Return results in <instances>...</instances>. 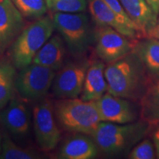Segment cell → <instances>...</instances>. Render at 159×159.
Instances as JSON below:
<instances>
[{"label": "cell", "mask_w": 159, "mask_h": 159, "mask_svg": "<svg viewBox=\"0 0 159 159\" xmlns=\"http://www.w3.org/2000/svg\"><path fill=\"white\" fill-rule=\"evenodd\" d=\"M105 75L107 92L133 102L140 101L150 82L144 63L134 51L108 63Z\"/></svg>", "instance_id": "obj_1"}, {"label": "cell", "mask_w": 159, "mask_h": 159, "mask_svg": "<svg viewBox=\"0 0 159 159\" xmlns=\"http://www.w3.org/2000/svg\"><path fill=\"white\" fill-rule=\"evenodd\" d=\"M54 111L60 128L71 134L91 136L101 122L95 100L58 99L54 103Z\"/></svg>", "instance_id": "obj_2"}, {"label": "cell", "mask_w": 159, "mask_h": 159, "mask_svg": "<svg viewBox=\"0 0 159 159\" xmlns=\"http://www.w3.org/2000/svg\"><path fill=\"white\" fill-rule=\"evenodd\" d=\"M149 123L142 120L128 124L101 122L91 137L97 148L106 154L122 153L147 134Z\"/></svg>", "instance_id": "obj_3"}, {"label": "cell", "mask_w": 159, "mask_h": 159, "mask_svg": "<svg viewBox=\"0 0 159 159\" xmlns=\"http://www.w3.org/2000/svg\"><path fill=\"white\" fill-rule=\"evenodd\" d=\"M55 29L52 19L43 16L26 26L9 48L11 62L17 69L33 63L38 52L52 35Z\"/></svg>", "instance_id": "obj_4"}, {"label": "cell", "mask_w": 159, "mask_h": 159, "mask_svg": "<svg viewBox=\"0 0 159 159\" xmlns=\"http://www.w3.org/2000/svg\"><path fill=\"white\" fill-rule=\"evenodd\" d=\"M55 27L64 41L67 49L76 57H82L94 41L88 15L80 13H59L52 16Z\"/></svg>", "instance_id": "obj_5"}, {"label": "cell", "mask_w": 159, "mask_h": 159, "mask_svg": "<svg viewBox=\"0 0 159 159\" xmlns=\"http://www.w3.org/2000/svg\"><path fill=\"white\" fill-rule=\"evenodd\" d=\"M56 71L32 63L20 69L16 79V90L22 99L39 102L52 88Z\"/></svg>", "instance_id": "obj_6"}, {"label": "cell", "mask_w": 159, "mask_h": 159, "mask_svg": "<svg viewBox=\"0 0 159 159\" xmlns=\"http://www.w3.org/2000/svg\"><path fill=\"white\" fill-rule=\"evenodd\" d=\"M33 128L35 140L40 148L51 151L61 139V131L54 111V103L45 97L33 108Z\"/></svg>", "instance_id": "obj_7"}, {"label": "cell", "mask_w": 159, "mask_h": 159, "mask_svg": "<svg viewBox=\"0 0 159 159\" xmlns=\"http://www.w3.org/2000/svg\"><path fill=\"white\" fill-rule=\"evenodd\" d=\"M90 61L77 57L76 61L68 63L57 71L52 85L55 98H77L82 93Z\"/></svg>", "instance_id": "obj_8"}, {"label": "cell", "mask_w": 159, "mask_h": 159, "mask_svg": "<svg viewBox=\"0 0 159 159\" xmlns=\"http://www.w3.org/2000/svg\"><path fill=\"white\" fill-rule=\"evenodd\" d=\"M94 41L97 56L104 63H110L131 52L136 41L111 27L97 26L94 30Z\"/></svg>", "instance_id": "obj_9"}, {"label": "cell", "mask_w": 159, "mask_h": 159, "mask_svg": "<svg viewBox=\"0 0 159 159\" xmlns=\"http://www.w3.org/2000/svg\"><path fill=\"white\" fill-rule=\"evenodd\" d=\"M133 101L107 92L95 100L101 122L128 124L136 122L138 111Z\"/></svg>", "instance_id": "obj_10"}, {"label": "cell", "mask_w": 159, "mask_h": 159, "mask_svg": "<svg viewBox=\"0 0 159 159\" xmlns=\"http://www.w3.org/2000/svg\"><path fill=\"white\" fill-rule=\"evenodd\" d=\"M23 17L11 0H0V55L9 49L25 27Z\"/></svg>", "instance_id": "obj_11"}, {"label": "cell", "mask_w": 159, "mask_h": 159, "mask_svg": "<svg viewBox=\"0 0 159 159\" xmlns=\"http://www.w3.org/2000/svg\"><path fill=\"white\" fill-rule=\"evenodd\" d=\"M0 120L5 128L16 136L28 134L30 119L28 108L21 99L13 97L0 113Z\"/></svg>", "instance_id": "obj_12"}, {"label": "cell", "mask_w": 159, "mask_h": 159, "mask_svg": "<svg viewBox=\"0 0 159 159\" xmlns=\"http://www.w3.org/2000/svg\"><path fill=\"white\" fill-rule=\"evenodd\" d=\"M127 14L135 24L141 38H152L158 24L157 14L145 0H119Z\"/></svg>", "instance_id": "obj_13"}, {"label": "cell", "mask_w": 159, "mask_h": 159, "mask_svg": "<svg viewBox=\"0 0 159 159\" xmlns=\"http://www.w3.org/2000/svg\"><path fill=\"white\" fill-rule=\"evenodd\" d=\"M98 148L89 135L72 134L67 137L59 149L57 158L61 159H92L96 158Z\"/></svg>", "instance_id": "obj_14"}, {"label": "cell", "mask_w": 159, "mask_h": 159, "mask_svg": "<svg viewBox=\"0 0 159 159\" xmlns=\"http://www.w3.org/2000/svg\"><path fill=\"white\" fill-rule=\"evenodd\" d=\"M66 46L58 35H52L38 52L33 63L57 71L64 66Z\"/></svg>", "instance_id": "obj_15"}, {"label": "cell", "mask_w": 159, "mask_h": 159, "mask_svg": "<svg viewBox=\"0 0 159 159\" xmlns=\"http://www.w3.org/2000/svg\"><path fill=\"white\" fill-rule=\"evenodd\" d=\"M89 9L97 26L111 27L131 40L140 39V35L136 31L127 28L119 22L114 11L103 0H88Z\"/></svg>", "instance_id": "obj_16"}, {"label": "cell", "mask_w": 159, "mask_h": 159, "mask_svg": "<svg viewBox=\"0 0 159 159\" xmlns=\"http://www.w3.org/2000/svg\"><path fill=\"white\" fill-rule=\"evenodd\" d=\"M105 65L102 61H94L90 63L80 98L85 101H94L105 94L108 89L105 75Z\"/></svg>", "instance_id": "obj_17"}, {"label": "cell", "mask_w": 159, "mask_h": 159, "mask_svg": "<svg viewBox=\"0 0 159 159\" xmlns=\"http://www.w3.org/2000/svg\"><path fill=\"white\" fill-rule=\"evenodd\" d=\"M133 51L144 63L150 80L159 77V40L145 38L136 41Z\"/></svg>", "instance_id": "obj_18"}, {"label": "cell", "mask_w": 159, "mask_h": 159, "mask_svg": "<svg viewBox=\"0 0 159 159\" xmlns=\"http://www.w3.org/2000/svg\"><path fill=\"white\" fill-rule=\"evenodd\" d=\"M139 102L142 120L148 123L159 121V77L150 80Z\"/></svg>", "instance_id": "obj_19"}, {"label": "cell", "mask_w": 159, "mask_h": 159, "mask_svg": "<svg viewBox=\"0 0 159 159\" xmlns=\"http://www.w3.org/2000/svg\"><path fill=\"white\" fill-rule=\"evenodd\" d=\"M15 68L13 63L0 57V109L14 97L17 75Z\"/></svg>", "instance_id": "obj_20"}, {"label": "cell", "mask_w": 159, "mask_h": 159, "mask_svg": "<svg viewBox=\"0 0 159 159\" xmlns=\"http://www.w3.org/2000/svg\"><path fill=\"white\" fill-rule=\"evenodd\" d=\"M41 155L31 148L18 146L11 139L5 136L2 142L0 159H39Z\"/></svg>", "instance_id": "obj_21"}, {"label": "cell", "mask_w": 159, "mask_h": 159, "mask_svg": "<svg viewBox=\"0 0 159 159\" xmlns=\"http://www.w3.org/2000/svg\"><path fill=\"white\" fill-rule=\"evenodd\" d=\"M24 17L39 19L48 11L47 0H11Z\"/></svg>", "instance_id": "obj_22"}, {"label": "cell", "mask_w": 159, "mask_h": 159, "mask_svg": "<svg viewBox=\"0 0 159 159\" xmlns=\"http://www.w3.org/2000/svg\"><path fill=\"white\" fill-rule=\"evenodd\" d=\"M88 0H50L49 9L55 13H80L85 11Z\"/></svg>", "instance_id": "obj_23"}, {"label": "cell", "mask_w": 159, "mask_h": 159, "mask_svg": "<svg viewBox=\"0 0 159 159\" xmlns=\"http://www.w3.org/2000/svg\"><path fill=\"white\" fill-rule=\"evenodd\" d=\"M107 5H108V7L114 11V13L116 14V16L118 18L119 22L123 26H125L127 28L131 30L136 31L140 35L139 32L137 29L136 26L135 25V24L131 21L130 17L128 16V15L127 14L126 11H125L124 7L122 4H121L119 0H103ZM141 37V35H140ZM142 39V38H141Z\"/></svg>", "instance_id": "obj_24"}, {"label": "cell", "mask_w": 159, "mask_h": 159, "mask_svg": "<svg viewBox=\"0 0 159 159\" xmlns=\"http://www.w3.org/2000/svg\"><path fill=\"white\" fill-rule=\"evenodd\" d=\"M155 158V150L149 139H145L135 146L129 154L131 159H152Z\"/></svg>", "instance_id": "obj_25"}, {"label": "cell", "mask_w": 159, "mask_h": 159, "mask_svg": "<svg viewBox=\"0 0 159 159\" xmlns=\"http://www.w3.org/2000/svg\"><path fill=\"white\" fill-rule=\"evenodd\" d=\"M148 133L150 134L156 147L157 157L159 158V121L149 123Z\"/></svg>", "instance_id": "obj_26"}, {"label": "cell", "mask_w": 159, "mask_h": 159, "mask_svg": "<svg viewBox=\"0 0 159 159\" xmlns=\"http://www.w3.org/2000/svg\"><path fill=\"white\" fill-rule=\"evenodd\" d=\"M156 14L159 13V0H145Z\"/></svg>", "instance_id": "obj_27"}, {"label": "cell", "mask_w": 159, "mask_h": 159, "mask_svg": "<svg viewBox=\"0 0 159 159\" xmlns=\"http://www.w3.org/2000/svg\"><path fill=\"white\" fill-rule=\"evenodd\" d=\"M152 38H155V39H157L159 40V19L158 21V24H157L156 28L154 30L153 34H152Z\"/></svg>", "instance_id": "obj_28"}, {"label": "cell", "mask_w": 159, "mask_h": 159, "mask_svg": "<svg viewBox=\"0 0 159 159\" xmlns=\"http://www.w3.org/2000/svg\"><path fill=\"white\" fill-rule=\"evenodd\" d=\"M1 148H2V139H1V136H0V151H1Z\"/></svg>", "instance_id": "obj_29"}, {"label": "cell", "mask_w": 159, "mask_h": 159, "mask_svg": "<svg viewBox=\"0 0 159 159\" xmlns=\"http://www.w3.org/2000/svg\"><path fill=\"white\" fill-rule=\"evenodd\" d=\"M49 2H50V0H47V5H49ZM49 7V6H48Z\"/></svg>", "instance_id": "obj_30"}]
</instances>
